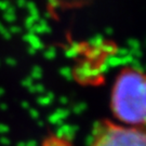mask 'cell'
<instances>
[{"instance_id":"obj_1","label":"cell","mask_w":146,"mask_h":146,"mask_svg":"<svg viewBox=\"0 0 146 146\" xmlns=\"http://www.w3.org/2000/svg\"><path fill=\"white\" fill-rule=\"evenodd\" d=\"M110 110L120 125H146V74L143 68L125 67L117 75L111 93Z\"/></svg>"},{"instance_id":"obj_2","label":"cell","mask_w":146,"mask_h":146,"mask_svg":"<svg viewBox=\"0 0 146 146\" xmlns=\"http://www.w3.org/2000/svg\"><path fill=\"white\" fill-rule=\"evenodd\" d=\"M90 146H146V129L102 120L94 127Z\"/></svg>"}]
</instances>
